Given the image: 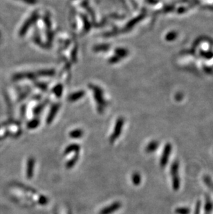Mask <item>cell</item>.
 <instances>
[{"mask_svg": "<svg viewBox=\"0 0 213 214\" xmlns=\"http://www.w3.org/2000/svg\"><path fill=\"white\" fill-rule=\"evenodd\" d=\"M179 162L175 161L171 166L170 173L172 178V186L173 189L175 191H177L180 186V179L179 177Z\"/></svg>", "mask_w": 213, "mask_h": 214, "instance_id": "6da1fadb", "label": "cell"}, {"mask_svg": "<svg viewBox=\"0 0 213 214\" xmlns=\"http://www.w3.org/2000/svg\"><path fill=\"white\" fill-rule=\"evenodd\" d=\"M171 151H172V146H171V144H166L165 148H164L163 152L162 157H161V166L162 167L165 166L166 164H167V162H168Z\"/></svg>", "mask_w": 213, "mask_h": 214, "instance_id": "7a4b0ae2", "label": "cell"}, {"mask_svg": "<svg viewBox=\"0 0 213 214\" xmlns=\"http://www.w3.org/2000/svg\"><path fill=\"white\" fill-rule=\"evenodd\" d=\"M121 204L118 202H116L110 205V206L104 208L100 212V214H111L114 213V211H117L119 208H120Z\"/></svg>", "mask_w": 213, "mask_h": 214, "instance_id": "3957f363", "label": "cell"}, {"mask_svg": "<svg viewBox=\"0 0 213 214\" xmlns=\"http://www.w3.org/2000/svg\"><path fill=\"white\" fill-rule=\"evenodd\" d=\"M121 125H122V121H120V122H118L117 124V125L116 126L115 130H114V134H112V136L111 137V142H113L115 141V139L118 137L119 134L120 133V130H121Z\"/></svg>", "mask_w": 213, "mask_h": 214, "instance_id": "277c9868", "label": "cell"}, {"mask_svg": "<svg viewBox=\"0 0 213 214\" xmlns=\"http://www.w3.org/2000/svg\"><path fill=\"white\" fill-rule=\"evenodd\" d=\"M159 142L157 141H153L150 142L146 147V151L148 153H152V152L155 151L159 147Z\"/></svg>", "mask_w": 213, "mask_h": 214, "instance_id": "5b68a950", "label": "cell"}, {"mask_svg": "<svg viewBox=\"0 0 213 214\" xmlns=\"http://www.w3.org/2000/svg\"><path fill=\"white\" fill-rule=\"evenodd\" d=\"M213 209V203L212 200H210V198H207V201L206 202L205 205V211L206 212L207 214L210 213L212 211Z\"/></svg>", "mask_w": 213, "mask_h": 214, "instance_id": "8992f818", "label": "cell"}, {"mask_svg": "<svg viewBox=\"0 0 213 214\" xmlns=\"http://www.w3.org/2000/svg\"><path fill=\"white\" fill-rule=\"evenodd\" d=\"M177 35H178V34L176 31H170V32L167 33V35H165V40L167 41H169V42L174 41V40L176 38Z\"/></svg>", "mask_w": 213, "mask_h": 214, "instance_id": "52a82bcc", "label": "cell"}, {"mask_svg": "<svg viewBox=\"0 0 213 214\" xmlns=\"http://www.w3.org/2000/svg\"><path fill=\"white\" fill-rule=\"evenodd\" d=\"M131 180H132L133 184H134L135 185H138L141 181V177L140 174L137 173V172L133 174L132 177H131Z\"/></svg>", "mask_w": 213, "mask_h": 214, "instance_id": "ba28073f", "label": "cell"}, {"mask_svg": "<svg viewBox=\"0 0 213 214\" xmlns=\"http://www.w3.org/2000/svg\"><path fill=\"white\" fill-rule=\"evenodd\" d=\"M78 151H79V146H78L76 144H72L67 148V149L65 151V153L66 154H68V153H71L72 151L74 152Z\"/></svg>", "mask_w": 213, "mask_h": 214, "instance_id": "9c48e42d", "label": "cell"}, {"mask_svg": "<svg viewBox=\"0 0 213 214\" xmlns=\"http://www.w3.org/2000/svg\"><path fill=\"white\" fill-rule=\"evenodd\" d=\"M203 181L204 183L206 184L207 186H208L210 189H212L213 191V181L208 176L206 175L203 177Z\"/></svg>", "mask_w": 213, "mask_h": 214, "instance_id": "30bf717a", "label": "cell"}, {"mask_svg": "<svg viewBox=\"0 0 213 214\" xmlns=\"http://www.w3.org/2000/svg\"><path fill=\"white\" fill-rule=\"evenodd\" d=\"M82 131L80 130H75L73 131V132H71L70 134V136L73 138H74V139H78V138H80L82 136Z\"/></svg>", "mask_w": 213, "mask_h": 214, "instance_id": "8fae6325", "label": "cell"}, {"mask_svg": "<svg viewBox=\"0 0 213 214\" xmlns=\"http://www.w3.org/2000/svg\"><path fill=\"white\" fill-rule=\"evenodd\" d=\"M176 213L179 214H188L190 213V209L188 208H185V207H181V208H179L176 210Z\"/></svg>", "mask_w": 213, "mask_h": 214, "instance_id": "7c38bea8", "label": "cell"}, {"mask_svg": "<svg viewBox=\"0 0 213 214\" xmlns=\"http://www.w3.org/2000/svg\"><path fill=\"white\" fill-rule=\"evenodd\" d=\"M29 164H30L31 166L29 167V169L28 170V172H29V178H31V176H32V174H33V172L31 171V169H33V165L35 164V160L33 161V159H31L30 162H29Z\"/></svg>", "mask_w": 213, "mask_h": 214, "instance_id": "4fadbf2b", "label": "cell"}]
</instances>
